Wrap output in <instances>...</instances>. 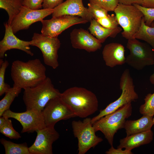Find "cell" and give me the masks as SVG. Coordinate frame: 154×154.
Instances as JSON below:
<instances>
[{
  "mask_svg": "<svg viewBox=\"0 0 154 154\" xmlns=\"http://www.w3.org/2000/svg\"><path fill=\"white\" fill-rule=\"evenodd\" d=\"M46 71L45 66L38 59L26 62L14 61L11 70L13 86L23 89L35 87L46 78Z\"/></svg>",
  "mask_w": 154,
  "mask_h": 154,
  "instance_id": "6da1fadb",
  "label": "cell"
},
{
  "mask_svg": "<svg viewBox=\"0 0 154 154\" xmlns=\"http://www.w3.org/2000/svg\"><path fill=\"white\" fill-rule=\"evenodd\" d=\"M60 97L76 116L86 118L98 110V102L96 95L83 87L74 86L68 88L61 93Z\"/></svg>",
  "mask_w": 154,
  "mask_h": 154,
  "instance_id": "7a4b0ae2",
  "label": "cell"
},
{
  "mask_svg": "<svg viewBox=\"0 0 154 154\" xmlns=\"http://www.w3.org/2000/svg\"><path fill=\"white\" fill-rule=\"evenodd\" d=\"M24 89L23 99L27 110L42 111L50 100L60 97L61 93L48 77L36 86Z\"/></svg>",
  "mask_w": 154,
  "mask_h": 154,
  "instance_id": "3957f363",
  "label": "cell"
},
{
  "mask_svg": "<svg viewBox=\"0 0 154 154\" xmlns=\"http://www.w3.org/2000/svg\"><path fill=\"white\" fill-rule=\"evenodd\" d=\"M131 103L126 104L114 112L106 115L93 124L96 132L100 131L111 146L115 134L124 128L126 119L132 113Z\"/></svg>",
  "mask_w": 154,
  "mask_h": 154,
  "instance_id": "277c9868",
  "label": "cell"
},
{
  "mask_svg": "<svg viewBox=\"0 0 154 154\" xmlns=\"http://www.w3.org/2000/svg\"><path fill=\"white\" fill-rule=\"evenodd\" d=\"M114 11L119 25L123 29L122 36L127 40L133 38L141 25L143 15L133 5L119 3Z\"/></svg>",
  "mask_w": 154,
  "mask_h": 154,
  "instance_id": "5b68a950",
  "label": "cell"
},
{
  "mask_svg": "<svg viewBox=\"0 0 154 154\" xmlns=\"http://www.w3.org/2000/svg\"><path fill=\"white\" fill-rule=\"evenodd\" d=\"M119 88L122 90L120 97L116 100L108 105L100 113L91 119L92 124L102 117L116 111L123 106L137 99L138 96L135 89L133 80L130 70L126 69L121 76Z\"/></svg>",
  "mask_w": 154,
  "mask_h": 154,
  "instance_id": "8992f818",
  "label": "cell"
},
{
  "mask_svg": "<svg viewBox=\"0 0 154 154\" xmlns=\"http://www.w3.org/2000/svg\"><path fill=\"white\" fill-rule=\"evenodd\" d=\"M126 48L129 54L126 57L125 63L138 70L153 65L154 50L147 43L133 38L127 40Z\"/></svg>",
  "mask_w": 154,
  "mask_h": 154,
  "instance_id": "52a82bcc",
  "label": "cell"
},
{
  "mask_svg": "<svg viewBox=\"0 0 154 154\" xmlns=\"http://www.w3.org/2000/svg\"><path fill=\"white\" fill-rule=\"evenodd\" d=\"M72 126L74 135L78 140V154L86 153L103 140L96 135L90 118L86 117L83 121L74 120Z\"/></svg>",
  "mask_w": 154,
  "mask_h": 154,
  "instance_id": "ba28073f",
  "label": "cell"
},
{
  "mask_svg": "<svg viewBox=\"0 0 154 154\" xmlns=\"http://www.w3.org/2000/svg\"><path fill=\"white\" fill-rule=\"evenodd\" d=\"M61 43L58 37H52L37 33L33 34L30 45L41 51L44 64L54 69L59 66L58 52Z\"/></svg>",
  "mask_w": 154,
  "mask_h": 154,
  "instance_id": "9c48e42d",
  "label": "cell"
},
{
  "mask_svg": "<svg viewBox=\"0 0 154 154\" xmlns=\"http://www.w3.org/2000/svg\"><path fill=\"white\" fill-rule=\"evenodd\" d=\"M46 127H54L59 121L76 116L70 107L60 97L50 100L42 111Z\"/></svg>",
  "mask_w": 154,
  "mask_h": 154,
  "instance_id": "30bf717a",
  "label": "cell"
},
{
  "mask_svg": "<svg viewBox=\"0 0 154 154\" xmlns=\"http://www.w3.org/2000/svg\"><path fill=\"white\" fill-rule=\"evenodd\" d=\"M2 116L8 118H13L18 121L22 126V133H33L46 127L42 111L37 110H26L18 113L9 109L4 112Z\"/></svg>",
  "mask_w": 154,
  "mask_h": 154,
  "instance_id": "8fae6325",
  "label": "cell"
},
{
  "mask_svg": "<svg viewBox=\"0 0 154 154\" xmlns=\"http://www.w3.org/2000/svg\"><path fill=\"white\" fill-rule=\"evenodd\" d=\"M41 22L42 25L41 34L50 37H58L63 31L71 26L88 22L78 16L65 15L43 20Z\"/></svg>",
  "mask_w": 154,
  "mask_h": 154,
  "instance_id": "7c38bea8",
  "label": "cell"
},
{
  "mask_svg": "<svg viewBox=\"0 0 154 154\" xmlns=\"http://www.w3.org/2000/svg\"><path fill=\"white\" fill-rule=\"evenodd\" d=\"M53 11L54 9L35 10L23 5L10 24L13 33L15 34L21 30L28 29L32 24L41 22Z\"/></svg>",
  "mask_w": 154,
  "mask_h": 154,
  "instance_id": "4fadbf2b",
  "label": "cell"
},
{
  "mask_svg": "<svg viewBox=\"0 0 154 154\" xmlns=\"http://www.w3.org/2000/svg\"><path fill=\"white\" fill-rule=\"evenodd\" d=\"M35 140L29 147L30 154H52V145L59 135L54 127H46L36 131Z\"/></svg>",
  "mask_w": 154,
  "mask_h": 154,
  "instance_id": "5bb4252c",
  "label": "cell"
},
{
  "mask_svg": "<svg viewBox=\"0 0 154 154\" xmlns=\"http://www.w3.org/2000/svg\"><path fill=\"white\" fill-rule=\"evenodd\" d=\"M52 17L65 15L78 16L90 21L93 17L88 8L84 7L82 0H66L54 9Z\"/></svg>",
  "mask_w": 154,
  "mask_h": 154,
  "instance_id": "9a60e30c",
  "label": "cell"
},
{
  "mask_svg": "<svg viewBox=\"0 0 154 154\" xmlns=\"http://www.w3.org/2000/svg\"><path fill=\"white\" fill-rule=\"evenodd\" d=\"M70 39L73 48L89 52H95L102 46V43L98 39L82 28L74 29L70 33Z\"/></svg>",
  "mask_w": 154,
  "mask_h": 154,
  "instance_id": "2e32d148",
  "label": "cell"
},
{
  "mask_svg": "<svg viewBox=\"0 0 154 154\" xmlns=\"http://www.w3.org/2000/svg\"><path fill=\"white\" fill-rule=\"evenodd\" d=\"M5 28L4 36L0 41V58H3L7 50L16 49L23 51L32 56L34 54L30 50V41L21 40L14 35L10 25L7 22L4 23Z\"/></svg>",
  "mask_w": 154,
  "mask_h": 154,
  "instance_id": "e0dca14e",
  "label": "cell"
},
{
  "mask_svg": "<svg viewBox=\"0 0 154 154\" xmlns=\"http://www.w3.org/2000/svg\"><path fill=\"white\" fill-rule=\"evenodd\" d=\"M124 46L117 42L106 44L102 51L103 58L106 65L110 68L125 63Z\"/></svg>",
  "mask_w": 154,
  "mask_h": 154,
  "instance_id": "ac0fdd59",
  "label": "cell"
},
{
  "mask_svg": "<svg viewBox=\"0 0 154 154\" xmlns=\"http://www.w3.org/2000/svg\"><path fill=\"white\" fill-rule=\"evenodd\" d=\"M153 133L151 130L126 136V137L120 139L117 148H124L131 151L141 145L150 143L153 140Z\"/></svg>",
  "mask_w": 154,
  "mask_h": 154,
  "instance_id": "d6986e66",
  "label": "cell"
},
{
  "mask_svg": "<svg viewBox=\"0 0 154 154\" xmlns=\"http://www.w3.org/2000/svg\"><path fill=\"white\" fill-rule=\"evenodd\" d=\"M153 118L152 116L143 115L137 120H126L123 128L125 130L127 136L151 130L154 125Z\"/></svg>",
  "mask_w": 154,
  "mask_h": 154,
  "instance_id": "ffe728a7",
  "label": "cell"
},
{
  "mask_svg": "<svg viewBox=\"0 0 154 154\" xmlns=\"http://www.w3.org/2000/svg\"><path fill=\"white\" fill-rule=\"evenodd\" d=\"M90 22L88 29L90 33L95 36L102 43H104L109 37L115 38L122 31V29L119 27L113 30L107 29L94 19Z\"/></svg>",
  "mask_w": 154,
  "mask_h": 154,
  "instance_id": "44dd1931",
  "label": "cell"
},
{
  "mask_svg": "<svg viewBox=\"0 0 154 154\" xmlns=\"http://www.w3.org/2000/svg\"><path fill=\"white\" fill-rule=\"evenodd\" d=\"M23 0H0V8L5 10L9 16L7 23L10 24L20 12L23 6Z\"/></svg>",
  "mask_w": 154,
  "mask_h": 154,
  "instance_id": "7402d4cb",
  "label": "cell"
},
{
  "mask_svg": "<svg viewBox=\"0 0 154 154\" xmlns=\"http://www.w3.org/2000/svg\"><path fill=\"white\" fill-rule=\"evenodd\" d=\"M133 38L143 40L149 44L154 50V27L147 25L143 17L141 25Z\"/></svg>",
  "mask_w": 154,
  "mask_h": 154,
  "instance_id": "603a6c76",
  "label": "cell"
},
{
  "mask_svg": "<svg viewBox=\"0 0 154 154\" xmlns=\"http://www.w3.org/2000/svg\"><path fill=\"white\" fill-rule=\"evenodd\" d=\"M0 141L4 147L5 154H30L26 143H16L3 138Z\"/></svg>",
  "mask_w": 154,
  "mask_h": 154,
  "instance_id": "cb8c5ba5",
  "label": "cell"
},
{
  "mask_svg": "<svg viewBox=\"0 0 154 154\" xmlns=\"http://www.w3.org/2000/svg\"><path fill=\"white\" fill-rule=\"evenodd\" d=\"M21 89L13 86L5 93L4 97L0 101V117L5 111L9 109L12 103L21 93Z\"/></svg>",
  "mask_w": 154,
  "mask_h": 154,
  "instance_id": "d4e9b609",
  "label": "cell"
},
{
  "mask_svg": "<svg viewBox=\"0 0 154 154\" xmlns=\"http://www.w3.org/2000/svg\"><path fill=\"white\" fill-rule=\"evenodd\" d=\"M144 103L140 107L139 111L141 114L154 116V93H149L144 98Z\"/></svg>",
  "mask_w": 154,
  "mask_h": 154,
  "instance_id": "484cf974",
  "label": "cell"
},
{
  "mask_svg": "<svg viewBox=\"0 0 154 154\" xmlns=\"http://www.w3.org/2000/svg\"><path fill=\"white\" fill-rule=\"evenodd\" d=\"M6 118L4 124L0 127V132L11 139H18L21 138L20 134L14 129L11 120Z\"/></svg>",
  "mask_w": 154,
  "mask_h": 154,
  "instance_id": "4316f807",
  "label": "cell"
},
{
  "mask_svg": "<svg viewBox=\"0 0 154 154\" xmlns=\"http://www.w3.org/2000/svg\"><path fill=\"white\" fill-rule=\"evenodd\" d=\"M9 65L8 61L3 58L0 59V96L7 92L11 88L10 86L5 83V75L6 70Z\"/></svg>",
  "mask_w": 154,
  "mask_h": 154,
  "instance_id": "83f0119b",
  "label": "cell"
},
{
  "mask_svg": "<svg viewBox=\"0 0 154 154\" xmlns=\"http://www.w3.org/2000/svg\"><path fill=\"white\" fill-rule=\"evenodd\" d=\"M96 20L102 26L108 29H115L119 27L116 15L114 14L108 15L107 17Z\"/></svg>",
  "mask_w": 154,
  "mask_h": 154,
  "instance_id": "f1b7e54d",
  "label": "cell"
},
{
  "mask_svg": "<svg viewBox=\"0 0 154 154\" xmlns=\"http://www.w3.org/2000/svg\"><path fill=\"white\" fill-rule=\"evenodd\" d=\"M90 3L96 5L108 11H114L119 3L118 0H89Z\"/></svg>",
  "mask_w": 154,
  "mask_h": 154,
  "instance_id": "f546056e",
  "label": "cell"
},
{
  "mask_svg": "<svg viewBox=\"0 0 154 154\" xmlns=\"http://www.w3.org/2000/svg\"><path fill=\"white\" fill-rule=\"evenodd\" d=\"M88 5V11L93 19L96 20L107 17L109 15L108 11L96 5L90 3Z\"/></svg>",
  "mask_w": 154,
  "mask_h": 154,
  "instance_id": "4dcf8cb0",
  "label": "cell"
},
{
  "mask_svg": "<svg viewBox=\"0 0 154 154\" xmlns=\"http://www.w3.org/2000/svg\"><path fill=\"white\" fill-rule=\"evenodd\" d=\"M143 13L145 24L151 26L154 21V8H149L143 7L137 4H133Z\"/></svg>",
  "mask_w": 154,
  "mask_h": 154,
  "instance_id": "1f68e13d",
  "label": "cell"
},
{
  "mask_svg": "<svg viewBox=\"0 0 154 154\" xmlns=\"http://www.w3.org/2000/svg\"><path fill=\"white\" fill-rule=\"evenodd\" d=\"M44 0H24L23 5L33 9H40Z\"/></svg>",
  "mask_w": 154,
  "mask_h": 154,
  "instance_id": "d6a6232c",
  "label": "cell"
},
{
  "mask_svg": "<svg viewBox=\"0 0 154 154\" xmlns=\"http://www.w3.org/2000/svg\"><path fill=\"white\" fill-rule=\"evenodd\" d=\"M63 0H44L42 7L44 9H53L62 3Z\"/></svg>",
  "mask_w": 154,
  "mask_h": 154,
  "instance_id": "836d02e7",
  "label": "cell"
},
{
  "mask_svg": "<svg viewBox=\"0 0 154 154\" xmlns=\"http://www.w3.org/2000/svg\"><path fill=\"white\" fill-rule=\"evenodd\" d=\"M105 153L106 154H132L133 153L131 151L125 149L122 150V149L117 148L116 149L114 148L113 146H111L108 150L106 151Z\"/></svg>",
  "mask_w": 154,
  "mask_h": 154,
  "instance_id": "e575fe53",
  "label": "cell"
},
{
  "mask_svg": "<svg viewBox=\"0 0 154 154\" xmlns=\"http://www.w3.org/2000/svg\"><path fill=\"white\" fill-rule=\"evenodd\" d=\"M118 1L119 3L126 5L137 4L141 5L143 3L142 0H118Z\"/></svg>",
  "mask_w": 154,
  "mask_h": 154,
  "instance_id": "d590c367",
  "label": "cell"
},
{
  "mask_svg": "<svg viewBox=\"0 0 154 154\" xmlns=\"http://www.w3.org/2000/svg\"><path fill=\"white\" fill-rule=\"evenodd\" d=\"M141 6L149 8H154V0H142Z\"/></svg>",
  "mask_w": 154,
  "mask_h": 154,
  "instance_id": "8d00e7d4",
  "label": "cell"
},
{
  "mask_svg": "<svg viewBox=\"0 0 154 154\" xmlns=\"http://www.w3.org/2000/svg\"><path fill=\"white\" fill-rule=\"evenodd\" d=\"M6 118L5 117L2 116L0 117V127H1L5 123L6 120Z\"/></svg>",
  "mask_w": 154,
  "mask_h": 154,
  "instance_id": "74e56055",
  "label": "cell"
},
{
  "mask_svg": "<svg viewBox=\"0 0 154 154\" xmlns=\"http://www.w3.org/2000/svg\"><path fill=\"white\" fill-rule=\"evenodd\" d=\"M153 65H154V61ZM149 80L151 83L154 84V72L150 76Z\"/></svg>",
  "mask_w": 154,
  "mask_h": 154,
  "instance_id": "f35d334b",
  "label": "cell"
},
{
  "mask_svg": "<svg viewBox=\"0 0 154 154\" xmlns=\"http://www.w3.org/2000/svg\"><path fill=\"white\" fill-rule=\"evenodd\" d=\"M151 26L152 27H154V22H153L151 24Z\"/></svg>",
  "mask_w": 154,
  "mask_h": 154,
  "instance_id": "ab89813d",
  "label": "cell"
},
{
  "mask_svg": "<svg viewBox=\"0 0 154 154\" xmlns=\"http://www.w3.org/2000/svg\"><path fill=\"white\" fill-rule=\"evenodd\" d=\"M153 123L154 125V116H153Z\"/></svg>",
  "mask_w": 154,
  "mask_h": 154,
  "instance_id": "60d3db41",
  "label": "cell"
},
{
  "mask_svg": "<svg viewBox=\"0 0 154 154\" xmlns=\"http://www.w3.org/2000/svg\"><path fill=\"white\" fill-rule=\"evenodd\" d=\"M23 0L24 1V0Z\"/></svg>",
  "mask_w": 154,
  "mask_h": 154,
  "instance_id": "b9f144b4",
  "label": "cell"
}]
</instances>
